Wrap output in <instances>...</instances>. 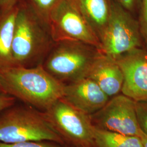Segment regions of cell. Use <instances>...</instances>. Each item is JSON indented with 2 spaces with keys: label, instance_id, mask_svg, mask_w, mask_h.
<instances>
[{
  "label": "cell",
  "instance_id": "1",
  "mask_svg": "<svg viewBox=\"0 0 147 147\" xmlns=\"http://www.w3.org/2000/svg\"><path fill=\"white\" fill-rule=\"evenodd\" d=\"M0 82L5 93L42 112L63 98L65 87V84L47 72L42 64L0 69Z\"/></svg>",
  "mask_w": 147,
  "mask_h": 147
},
{
  "label": "cell",
  "instance_id": "2",
  "mask_svg": "<svg viewBox=\"0 0 147 147\" xmlns=\"http://www.w3.org/2000/svg\"><path fill=\"white\" fill-rule=\"evenodd\" d=\"M54 42L47 24L25 0H20L12 46L14 66L42 64Z\"/></svg>",
  "mask_w": 147,
  "mask_h": 147
},
{
  "label": "cell",
  "instance_id": "3",
  "mask_svg": "<svg viewBox=\"0 0 147 147\" xmlns=\"http://www.w3.org/2000/svg\"><path fill=\"white\" fill-rule=\"evenodd\" d=\"M65 142L48 121L44 112L29 106H14L0 114V142Z\"/></svg>",
  "mask_w": 147,
  "mask_h": 147
},
{
  "label": "cell",
  "instance_id": "4",
  "mask_svg": "<svg viewBox=\"0 0 147 147\" xmlns=\"http://www.w3.org/2000/svg\"><path fill=\"white\" fill-rule=\"evenodd\" d=\"M101 51L93 45L75 40L54 42L42 62L44 69L64 84L87 77Z\"/></svg>",
  "mask_w": 147,
  "mask_h": 147
},
{
  "label": "cell",
  "instance_id": "5",
  "mask_svg": "<svg viewBox=\"0 0 147 147\" xmlns=\"http://www.w3.org/2000/svg\"><path fill=\"white\" fill-rule=\"evenodd\" d=\"M99 40L100 51L114 58L142 47L143 42L138 20L115 0H112L110 16Z\"/></svg>",
  "mask_w": 147,
  "mask_h": 147
},
{
  "label": "cell",
  "instance_id": "6",
  "mask_svg": "<svg viewBox=\"0 0 147 147\" xmlns=\"http://www.w3.org/2000/svg\"><path fill=\"white\" fill-rule=\"evenodd\" d=\"M44 113L65 143L74 147H95V126L89 115L62 98Z\"/></svg>",
  "mask_w": 147,
  "mask_h": 147
},
{
  "label": "cell",
  "instance_id": "7",
  "mask_svg": "<svg viewBox=\"0 0 147 147\" xmlns=\"http://www.w3.org/2000/svg\"><path fill=\"white\" fill-rule=\"evenodd\" d=\"M49 28L54 42L75 40L100 49L99 38L72 0H61L51 11Z\"/></svg>",
  "mask_w": 147,
  "mask_h": 147
},
{
  "label": "cell",
  "instance_id": "8",
  "mask_svg": "<svg viewBox=\"0 0 147 147\" xmlns=\"http://www.w3.org/2000/svg\"><path fill=\"white\" fill-rule=\"evenodd\" d=\"M94 126L100 129L139 137L135 101L123 94L111 98L107 104L90 116Z\"/></svg>",
  "mask_w": 147,
  "mask_h": 147
},
{
  "label": "cell",
  "instance_id": "9",
  "mask_svg": "<svg viewBox=\"0 0 147 147\" xmlns=\"http://www.w3.org/2000/svg\"><path fill=\"white\" fill-rule=\"evenodd\" d=\"M124 75L121 94L135 101L147 100V51L137 48L115 58Z\"/></svg>",
  "mask_w": 147,
  "mask_h": 147
},
{
  "label": "cell",
  "instance_id": "10",
  "mask_svg": "<svg viewBox=\"0 0 147 147\" xmlns=\"http://www.w3.org/2000/svg\"><path fill=\"white\" fill-rule=\"evenodd\" d=\"M62 99L90 116L102 108L110 98L93 80L84 77L65 84Z\"/></svg>",
  "mask_w": 147,
  "mask_h": 147
},
{
  "label": "cell",
  "instance_id": "11",
  "mask_svg": "<svg viewBox=\"0 0 147 147\" xmlns=\"http://www.w3.org/2000/svg\"><path fill=\"white\" fill-rule=\"evenodd\" d=\"M87 77L95 82L110 98L121 92L124 82L121 69L115 58L101 52L95 60Z\"/></svg>",
  "mask_w": 147,
  "mask_h": 147
},
{
  "label": "cell",
  "instance_id": "12",
  "mask_svg": "<svg viewBox=\"0 0 147 147\" xmlns=\"http://www.w3.org/2000/svg\"><path fill=\"white\" fill-rule=\"evenodd\" d=\"M72 1L100 39L110 16L112 0Z\"/></svg>",
  "mask_w": 147,
  "mask_h": 147
},
{
  "label": "cell",
  "instance_id": "13",
  "mask_svg": "<svg viewBox=\"0 0 147 147\" xmlns=\"http://www.w3.org/2000/svg\"><path fill=\"white\" fill-rule=\"evenodd\" d=\"M18 4L0 14V68L14 66L12 46Z\"/></svg>",
  "mask_w": 147,
  "mask_h": 147
},
{
  "label": "cell",
  "instance_id": "14",
  "mask_svg": "<svg viewBox=\"0 0 147 147\" xmlns=\"http://www.w3.org/2000/svg\"><path fill=\"white\" fill-rule=\"evenodd\" d=\"M95 147H144L140 138L95 127Z\"/></svg>",
  "mask_w": 147,
  "mask_h": 147
},
{
  "label": "cell",
  "instance_id": "15",
  "mask_svg": "<svg viewBox=\"0 0 147 147\" xmlns=\"http://www.w3.org/2000/svg\"><path fill=\"white\" fill-rule=\"evenodd\" d=\"M42 21L48 25L50 14L61 0H25ZM49 26V25H48Z\"/></svg>",
  "mask_w": 147,
  "mask_h": 147
},
{
  "label": "cell",
  "instance_id": "16",
  "mask_svg": "<svg viewBox=\"0 0 147 147\" xmlns=\"http://www.w3.org/2000/svg\"><path fill=\"white\" fill-rule=\"evenodd\" d=\"M138 13L140 30L143 42L147 48V0H141Z\"/></svg>",
  "mask_w": 147,
  "mask_h": 147
},
{
  "label": "cell",
  "instance_id": "17",
  "mask_svg": "<svg viewBox=\"0 0 147 147\" xmlns=\"http://www.w3.org/2000/svg\"><path fill=\"white\" fill-rule=\"evenodd\" d=\"M135 109L139 126L147 135V100L135 101Z\"/></svg>",
  "mask_w": 147,
  "mask_h": 147
},
{
  "label": "cell",
  "instance_id": "18",
  "mask_svg": "<svg viewBox=\"0 0 147 147\" xmlns=\"http://www.w3.org/2000/svg\"><path fill=\"white\" fill-rule=\"evenodd\" d=\"M0 147H66L63 144L49 141H28L16 143L0 142Z\"/></svg>",
  "mask_w": 147,
  "mask_h": 147
},
{
  "label": "cell",
  "instance_id": "19",
  "mask_svg": "<svg viewBox=\"0 0 147 147\" xmlns=\"http://www.w3.org/2000/svg\"><path fill=\"white\" fill-rule=\"evenodd\" d=\"M121 6L134 14L138 12L141 0H115Z\"/></svg>",
  "mask_w": 147,
  "mask_h": 147
},
{
  "label": "cell",
  "instance_id": "20",
  "mask_svg": "<svg viewBox=\"0 0 147 147\" xmlns=\"http://www.w3.org/2000/svg\"><path fill=\"white\" fill-rule=\"evenodd\" d=\"M16 99L14 96L11 95L0 93V113L14 106Z\"/></svg>",
  "mask_w": 147,
  "mask_h": 147
},
{
  "label": "cell",
  "instance_id": "21",
  "mask_svg": "<svg viewBox=\"0 0 147 147\" xmlns=\"http://www.w3.org/2000/svg\"><path fill=\"white\" fill-rule=\"evenodd\" d=\"M20 0H0V14L10 10L18 4Z\"/></svg>",
  "mask_w": 147,
  "mask_h": 147
},
{
  "label": "cell",
  "instance_id": "22",
  "mask_svg": "<svg viewBox=\"0 0 147 147\" xmlns=\"http://www.w3.org/2000/svg\"><path fill=\"white\" fill-rule=\"evenodd\" d=\"M139 137L142 141L143 147H147V135L144 132L142 131V130H141Z\"/></svg>",
  "mask_w": 147,
  "mask_h": 147
},
{
  "label": "cell",
  "instance_id": "23",
  "mask_svg": "<svg viewBox=\"0 0 147 147\" xmlns=\"http://www.w3.org/2000/svg\"><path fill=\"white\" fill-rule=\"evenodd\" d=\"M0 93H4V92H3V89H2V86H1V82H0Z\"/></svg>",
  "mask_w": 147,
  "mask_h": 147
}]
</instances>
